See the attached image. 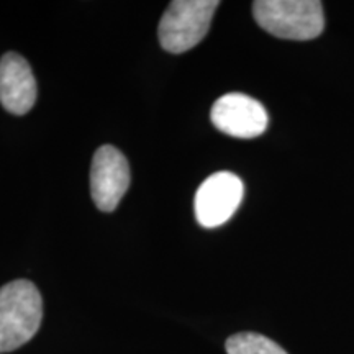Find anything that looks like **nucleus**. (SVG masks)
Instances as JSON below:
<instances>
[{
	"instance_id": "nucleus-7",
	"label": "nucleus",
	"mask_w": 354,
	"mask_h": 354,
	"mask_svg": "<svg viewBox=\"0 0 354 354\" xmlns=\"http://www.w3.org/2000/svg\"><path fill=\"white\" fill-rule=\"evenodd\" d=\"M37 102V79L24 56L7 53L0 59V104L13 115H25Z\"/></svg>"
},
{
	"instance_id": "nucleus-4",
	"label": "nucleus",
	"mask_w": 354,
	"mask_h": 354,
	"mask_svg": "<svg viewBox=\"0 0 354 354\" xmlns=\"http://www.w3.org/2000/svg\"><path fill=\"white\" fill-rule=\"evenodd\" d=\"M245 196V185L232 172H215L201 184L194 210L198 225L203 228H216L232 218Z\"/></svg>"
},
{
	"instance_id": "nucleus-5",
	"label": "nucleus",
	"mask_w": 354,
	"mask_h": 354,
	"mask_svg": "<svg viewBox=\"0 0 354 354\" xmlns=\"http://www.w3.org/2000/svg\"><path fill=\"white\" fill-rule=\"evenodd\" d=\"M130 187V166L113 146H100L91 167V196L97 209L113 212Z\"/></svg>"
},
{
	"instance_id": "nucleus-1",
	"label": "nucleus",
	"mask_w": 354,
	"mask_h": 354,
	"mask_svg": "<svg viewBox=\"0 0 354 354\" xmlns=\"http://www.w3.org/2000/svg\"><path fill=\"white\" fill-rule=\"evenodd\" d=\"M43 299L38 287L17 279L0 287V354L15 351L38 333Z\"/></svg>"
},
{
	"instance_id": "nucleus-3",
	"label": "nucleus",
	"mask_w": 354,
	"mask_h": 354,
	"mask_svg": "<svg viewBox=\"0 0 354 354\" xmlns=\"http://www.w3.org/2000/svg\"><path fill=\"white\" fill-rule=\"evenodd\" d=\"M220 2L216 0H174L161 17L158 28L162 50L180 55L205 38Z\"/></svg>"
},
{
	"instance_id": "nucleus-2",
	"label": "nucleus",
	"mask_w": 354,
	"mask_h": 354,
	"mask_svg": "<svg viewBox=\"0 0 354 354\" xmlns=\"http://www.w3.org/2000/svg\"><path fill=\"white\" fill-rule=\"evenodd\" d=\"M256 24L282 39L307 41L325 28L323 3L318 0H258L253 3Z\"/></svg>"
},
{
	"instance_id": "nucleus-8",
	"label": "nucleus",
	"mask_w": 354,
	"mask_h": 354,
	"mask_svg": "<svg viewBox=\"0 0 354 354\" xmlns=\"http://www.w3.org/2000/svg\"><path fill=\"white\" fill-rule=\"evenodd\" d=\"M228 354H287L276 342L259 333H236L225 343Z\"/></svg>"
},
{
	"instance_id": "nucleus-6",
	"label": "nucleus",
	"mask_w": 354,
	"mask_h": 354,
	"mask_svg": "<svg viewBox=\"0 0 354 354\" xmlns=\"http://www.w3.org/2000/svg\"><path fill=\"white\" fill-rule=\"evenodd\" d=\"M210 120L216 130L233 138L251 140L263 135L269 117L263 104L253 97L238 94L221 95L210 112Z\"/></svg>"
}]
</instances>
